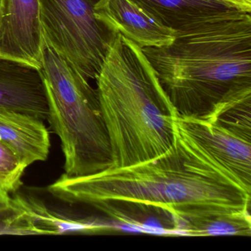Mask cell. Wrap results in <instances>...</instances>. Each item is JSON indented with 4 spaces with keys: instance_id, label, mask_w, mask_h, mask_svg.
Returning a JSON list of instances; mask_svg holds the SVG:
<instances>
[{
    "instance_id": "13",
    "label": "cell",
    "mask_w": 251,
    "mask_h": 251,
    "mask_svg": "<svg viewBox=\"0 0 251 251\" xmlns=\"http://www.w3.org/2000/svg\"><path fill=\"white\" fill-rule=\"evenodd\" d=\"M0 235H42L15 197L11 202L0 203Z\"/></svg>"
},
{
    "instance_id": "12",
    "label": "cell",
    "mask_w": 251,
    "mask_h": 251,
    "mask_svg": "<svg viewBox=\"0 0 251 251\" xmlns=\"http://www.w3.org/2000/svg\"><path fill=\"white\" fill-rule=\"evenodd\" d=\"M175 230L192 236H251L250 212L220 214L193 219L180 223Z\"/></svg>"
},
{
    "instance_id": "14",
    "label": "cell",
    "mask_w": 251,
    "mask_h": 251,
    "mask_svg": "<svg viewBox=\"0 0 251 251\" xmlns=\"http://www.w3.org/2000/svg\"><path fill=\"white\" fill-rule=\"evenodd\" d=\"M27 167L0 144V186L9 194H15L23 185V175Z\"/></svg>"
},
{
    "instance_id": "16",
    "label": "cell",
    "mask_w": 251,
    "mask_h": 251,
    "mask_svg": "<svg viewBox=\"0 0 251 251\" xmlns=\"http://www.w3.org/2000/svg\"><path fill=\"white\" fill-rule=\"evenodd\" d=\"M11 197L5 189L0 186V203H8L11 202Z\"/></svg>"
},
{
    "instance_id": "2",
    "label": "cell",
    "mask_w": 251,
    "mask_h": 251,
    "mask_svg": "<svg viewBox=\"0 0 251 251\" xmlns=\"http://www.w3.org/2000/svg\"><path fill=\"white\" fill-rule=\"evenodd\" d=\"M142 51L180 117L203 118L251 98V12L225 14Z\"/></svg>"
},
{
    "instance_id": "6",
    "label": "cell",
    "mask_w": 251,
    "mask_h": 251,
    "mask_svg": "<svg viewBox=\"0 0 251 251\" xmlns=\"http://www.w3.org/2000/svg\"><path fill=\"white\" fill-rule=\"evenodd\" d=\"M176 126L239 186L251 192L250 102L227 105L203 118L178 115Z\"/></svg>"
},
{
    "instance_id": "7",
    "label": "cell",
    "mask_w": 251,
    "mask_h": 251,
    "mask_svg": "<svg viewBox=\"0 0 251 251\" xmlns=\"http://www.w3.org/2000/svg\"><path fill=\"white\" fill-rule=\"evenodd\" d=\"M39 0H0V56L40 70Z\"/></svg>"
},
{
    "instance_id": "1",
    "label": "cell",
    "mask_w": 251,
    "mask_h": 251,
    "mask_svg": "<svg viewBox=\"0 0 251 251\" xmlns=\"http://www.w3.org/2000/svg\"><path fill=\"white\" fill-rule=\"evenodd\" d=\"M48 189L68 204L94 206L117 201L160 208L173 217V230L187 220L250 212L251 208V192L177 126L173 146L157 158L89 176L64 173Z\"/></svg>"
},
{
    "instance_id": "9",
    "label": "cell",
    "mask_w": 251,
    "mask_h": 251,
    "mask_svg": "<svg viewBox=\"0 0 251 251\" xmlns=\"http://www.w3.org/2000/svg\"><path fill=\"white\" fill-rule=\"evenodd\" d=\"M0 108L48 120V100L39 69L0 56Z\"/></svg>"
},
{
    "instance_id": "15",
    "label": "cell",
    "mask_w": 251,
    "mask_h": 251,
    "mask_svg": "<svg viewBox=\"0 0 251 251\" xmlns=\"http://www.w3.org/2000/svg\"><path fill=\"white\" fill-rule=\"evenodd\" d=\"M224 1L236 5L243 11L251 12V0H224Z\"/></svg>"
},
{
    "instance_id": "10",
    "label": "cell",
    "mask_w": 251,
    "mask_h": 251,
    "mask_svg": "<svg viewBox=\"0 0 251 251\" xmlns=\"http://www.w3.org/2000/svg\"><path fill=\"white\" fill-rule=\"evenodd\" d=\"M0 144L25 167L46 161L50 139L43 120L26 113L0 108Z\"/></svg>"
},
{
    "instance_id": "11",
    "label": "cell",
    "mask_w": 251,
    "mask_h": 251,
    "mask_svg": "<svg viewBox=\"0 0 251 251\" xmlns=\"http://www.w3.org/2000/svg\"><path fill=\"white\" fill-rule=\"evenodd\" d=\"M175 31H186L242 10L224 0H130ZM243 11V10H242Z\"/></svg>"
},
{
    "instance_id": "4",
    "label": "cell",
    "mask_w": 251,
    "mask_h": 251,
    "mask_svg": "<svg viewBox=\"0 0 251 251\" xmlns=\"http://www.w3.org/2000/svg\"><path fill=\"white\" fill-rule=\"evenodd\" d=\"M40 71L48 120L61 140L65 174L89 176L113 167L97 89L44 44Z\"/></svg>"
},
{
    "instance_id": "8",
    "label": "cell",
    "mask_w": 251,
    "mask_h": 251,
    "mask_svg": "<svg viewBox=\"0 0 251 251\" xmlns=\"http://www.w3.org/2000/svg\"><path fill=\"white\" fill-rule=\"evenodd\" d=\"M95 14L111 33L140 47L159 48L174 42L177 32L163 25L130 0H97Z\"/></svg>"
},
{
    "instance_id": "3",
    "label": "cell",
    "mask_w": 251,
    "mask_h": 251,
    "mask_svg": "<svg viewBox=\"0 0 251 251\" xmlns=\"http://www.w3.org/2000/svg\"><path fill=\"white\" fill-rule=\"evenodd\" d=\"M96 81L112 168L150 161L172 148L178 114L140 47L116 33Z\"/></svg>"
},
{
    "instance_id": "5",
    "label": "cell",
    "mask_w": 251,
    "mask_h": 251,
    "mask_svg": "<svg viewBox=\"0 0 251 251\" xmlns=\"http://www.w3.org/2000/svg\"><path fill=\"white\" fill-rule=\"evenodd\" d=\"M95 0H39L44 44L86 80H96L114 33L97 19Z\"/></svg>"
}]
</instances>
